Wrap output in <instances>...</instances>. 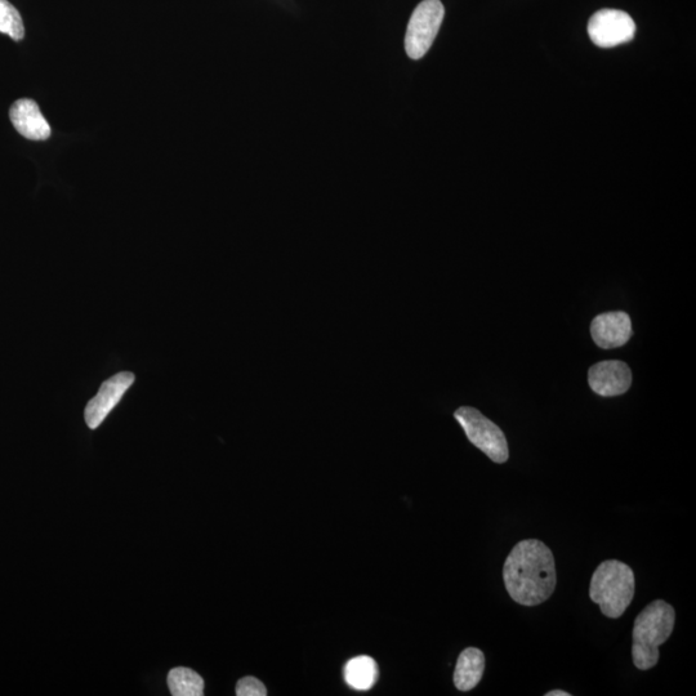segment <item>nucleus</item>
<instances>
[{
	"instance_id": "1",
	"label": "nucleus",
	"mask_w": 696,
	"mask_h": 696,
	"mask_svg": "<svg viewBox=\"0 0 696 696\" xmlns=\"http://www.w3.org/2000/svg\"><path fill=\"white\" fill-rule=\"evenodd\" d=\"M503 580L508 595L516 604H543L555 592L557 583L552 551L538 539L517 543L504 562Z\"/></svg>"
},
{
	"instance_id": "2",
	"label": "nucleus",
	"mask_w": 696,
	"mask_h": 696,
	"mask_svg": "<svg viewBox=\"0 0 696 696\" xmlns=\"http://www.w3.org/2000/svg\"><path fill=\"white\" fill-rule=\"evenodd\" d=\"M676 623V611L663 600L651 602L635 620L632 658L640 671H649L659 662V648L671 637Z\"/></svg>"
},
{
	"instance_id": "3",
	"label": "nucleus",
	"mask_w": 696,
	"mask_h": 696,
	"mask_svg": "<svg viewBox=\"0 0 696 696\" xmlns=\"http://www.w3.org/2000/svg\"><path fill=\"white\" fill-rule=\"evenodd\" d=\"M635 573L619 560L602 562L592 575L590 597L610 619L622 617L635 597Z\"/></svg>"
},
{
	"instance_id": "4",
	"label": "nucleus",
	"mask_w": 696,
	"mask_h": 696,
	"mask_svg": "<svg viewBox=\"0 0 696 696\" xmlns=\"http://www.w3.org/2000/svg\"><path fill=\"white\" fill-rule=\"evenodd\" d=\"M454 418L463 428L471 444L488 455L493 462L502 464L508 461L510 450H508L506 436L501 428L486 418L483 413L471 406H462L455 410Z\"/></svg>"
},
{
	"instance_id": "5",
	"label": "nucleus",
	"mask_w": 696,
	"mask_h": 696,
	"mask_svg": "<svg viewBox=\"0 0 696 696\" xmlns=\"http://www.w3.org/2000/svg\"><path fill=\"white\" fill-rule=\"evenodd\" d=\"M445 10L440 0H423L414 10L405 35L406 53L421 60L430 51L443 24Z\"/></svg>"
},
{
	"instance_id": "6",
	"label": "nucleus",
	"mask_w": 696,
	"mask_h": 696,
	"mask_svg": "<svg viewBox=\"0 0 696 696\" xmlns=\"http://www.w3.org/2000/svg\"><path fill=\"white\" fill-rule=\"evenodd\" d=\"M635 34V21L623 11L601 10L588 22V35L597 47H618L631 42Z\"/></svg>"
},
{
	"instance_id": "7",
	"label": "nucleus",
	"mask_w": 696,
	"mask_h": 696,
	"mask_svg": "<svg viewBox=\"0 0 696 696\" xmlns=\"http://www.w3.org/2000/svg\"><path fill=\"white\" fill-rule=\"evenodd\" d=\"M135 381V374L122 372L102 383L97 395L89 401L86 412H84L87 426L91 430H96L102 425V422L113 412L115 406L120 403Z\"/></svg>"
},
{
	"instance_id": "8",
	"label": "nucleus",
	"mask_w": 696,
	"mask_h": 696,
	"mask_svg": "<svg viewBox=\"0 0 696 696\" xmlns=\"http://www.w3.org/2000/svg\"><path fill=\"white\" fill-rule=\"evenodd\" d=\"M588 383L597 395L613 397L626 394L632 385V372L618 360L601 361L588 372Z\"/></svg>"
},
{
	"instance_id": "9",
	"label": "nucleus",
	"mask_w": 696,
	"mask_h": 696,
	"mask_svg": "<svg viewBox=\"0 0 696 696\" xmlns=\"http://www.w3.org/2000/svg\"><path fill=\"white\" fill-rule=\"evenodd\" d=\"M591 334L596 345L604 350L622 347L632 337L631 318L623 311L606 312L593 319Z\"/></svg>"
},
{
	"instance_id": "10",
	"label": "nucleus",
	"mask_w": 696,
	"mask_h": 696,
	"mask_svg": "<svg viewBox=\"0 0 696 696\" xmlns=\"http://www.w3.org/2000/svg\"><path fill=\"white\" fill-rule=\"evenodd\" d=\"M10 118L16 131L31 141L48 140L51 127L40 111L37 102L30 98H21L12 105Z\"/></svg>"
},
{
	"instance_id": "11",
	"label": "nucleus",
	"mask_w": 696,
	"mask_h": 696,
	"mask_svg": "<svg viewBox=\"0 0 696 696\" xmlns=\"http://www.w3.org/2000/svg\"><path fill=\"white\" fill-rule=\"evenodd\" d=\"M485 672V655L477 648L464 649L454 671V685L459 691H471L480 684Z\"/></svg>"
},
{
	"instance_id": "12",
	"label": "nucleus",
	"mask_w": 696,
	"mask_h": 696,
	"mask_svg": "<svg viewBox=\"0 0 696 696\" xmlns=\"http://www.w3.org/2000/svg\"><path fill=\"white\" fill-rule=\"evenodd\" d=\"M345 680L351 689L358 691L372 689L378 680L376 660L367 655L348 660L345 667Z\"/></svg>"
},
{
	"instance_id": "13",
	"label": "nucleus",
	"mask_w": 696,
	"mask_h": 696,
	"mask_svg": "<svg viewBox=\"0 0 696 696\" xmlns=\"http://www.w3.org/2000/svg\"><path fill=\"white\" fill-rule=\"evenodd\" d=\"M168 687L173 696L204 695V680L193 669L178 667L168 673Z\"/></svg>"
},
{
	"instance_id": "14",
	"label": "nucleus",
	"mask_w": 696,
	"mask_h": 696,
	"mask_svg": "<svg viewBox=\"0 0 696 696\" xmlns=\"http://www.w3.org/2000/svg\"><path fill=\"white\" fill-rule=\"evenodd\" d=\"M0 33L7 34L13 40L25 37L24 22L20 12L8 0H0Z\"/></svg>"
},
{
	"instance_id": "15",
	"label": "nucleus",
	"mask_w": 696,
	"mask_h": 696,
	"mask_svg": "<svg viewBox=\"0 0 696 696\" xmlns=\"http://www.w3.org/2000/svg\"><path fill=\"white\" fill-rule=\"evenodd\" d=\"M236 695L238 696H266V686L256 677H244L236 685Z\"/></svg>"
},
{
	"instance_id": "16",
	"label": "nucleus",
	"mask_w": 696,
	"mask_h": 696,
	"mask_svg": "<svg viewBox=\"0 0 696 696\" xmlns=\"http://www.w3.org/2000/svg\"><path fill=\"white\" fill-rule=\"evenodd\" d=\"M571 694L568 693V691H562V690H552L550 693H547L546 696H570Z\"/></svg>"
}]
</instances>
